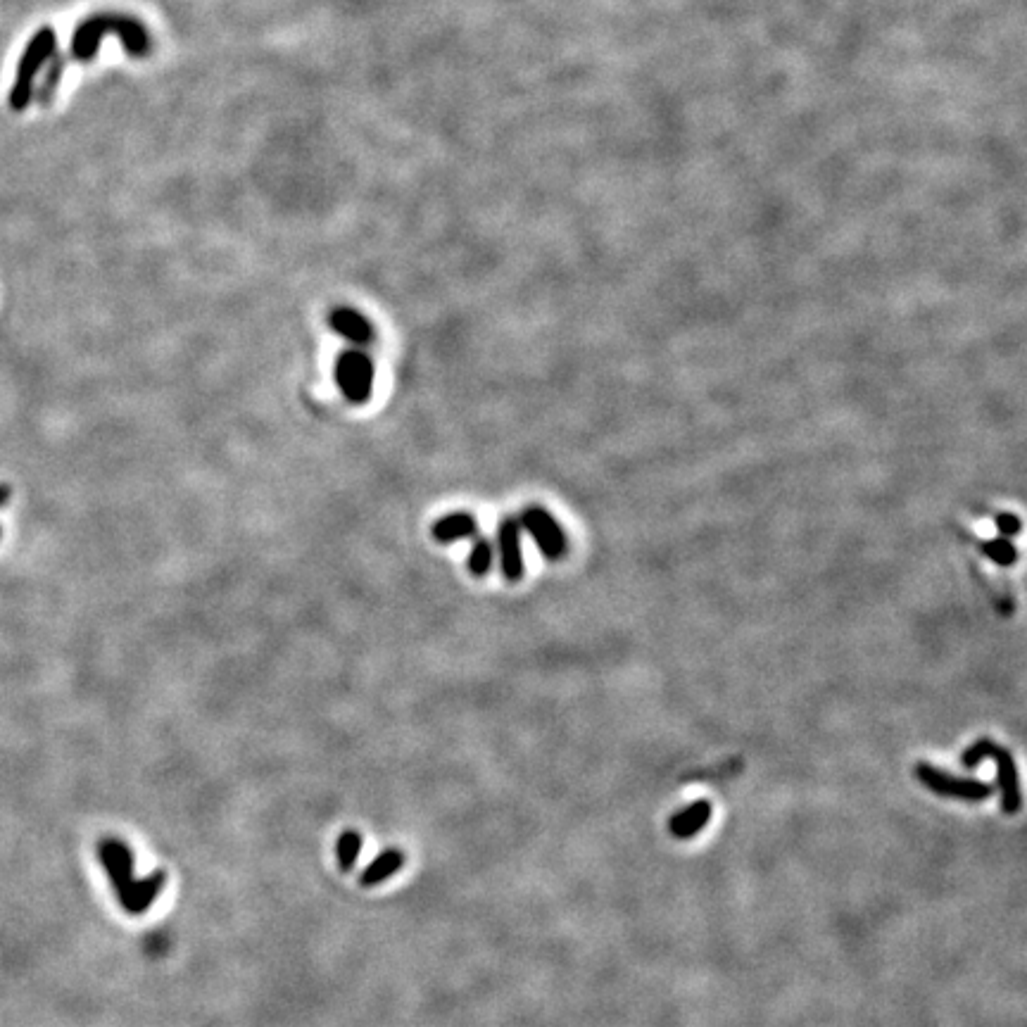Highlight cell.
Listing matches in <instances>:
<instances>
[{
	"mask_svg": "<svg viewBox=\"0 0 1027 1027\" xmlns=\"http://www.w3.org/2000/svg\"><path fill=\"white\" fill-rule=\"evenodd\" d=\"M916 778L921 780L925 790L935 792V795L940 797L963 799V802H985V799L992 797L994 792L992 785H987L985 780L951 776V773L928 764V761H921V764L916 766Z\"/></svg>",
	"mask_w": 1027,
	"mask_h": 1027,
	"instance_id": "obj_5",
	"label": "cell"
},
{
	"mask_svg": "<svg viewBox=\"0 0 1027 1027\" xmlns=\"http://www.w3.org/2000/svg\"><path fill=\"white\" fill-rule=\"evenodd\" d=\"M994 749H997V742H994L992 737H980V740H975L973 745H970L966 752H963L961 766L968 768V771H970V768H978L982 761L992 759Z\"/></svg>",
	"mask_w": 1027,
	"mask_h": 1027,
	"instance_id": "obj_16",
	"label": "cell"
},
{
	"mask_svg": "<svg viewBox=\"0 0 1027 1027\" xmlns=\"http://www.w3.org/2000/svg\"><path fill=\"white\" fill-rule=\"evenodd\" d=\"M997 528L1001 533V538H1016V535H1020V531H1023V521L1018 519L1016 514L1011 512H999L997 514Z\"/></svg>",
	"mask_w": 1027,
	"mask_h": 1027,
	"instance_id": "obj_17",
	"label": "cell"
},
{
	"mask_svg": "<svg viewBox=\"0 0 1027 1027\" xmlns=\"http://www.w3.org/2000/svg\"><path fill=\"white\" fill-rule=\"evenodd\" d=\"M711 821V802L709 799H697L685 806V809L676 811L669 821V830L676 840H690L697 833H702Z\"/></svg>",
	"mask_w": 1027,
	"mask_h": 1027,
	"instance_id": "obj_10",
	"label": "cell"
},
{
	"mask_svg": "<svg viewBox=\"0 0 1027 1027\" xmlns=\"http://www.w3.org/2000/svg\"><path fill=\"white\" fill-rule=\"evenodd\" d=\"M980 552L985 554L989 562H994L997 566H1013L1018 562L1016 545H1013L1008 538L985 540V543L980 545Z\"/></svg>",
	"mask_w": 1027,
	"mask_h": 1027,
	"instance_id": "obj_14",
	"label": "cell"
},
{
	"mask_svg": "<svg viewBox=\"0 0 1027 1027\" xmlns=\"http://www.w3.org/2000/svg\"><path fill=\"white\" fill-rule=\"evenodd\" d=\"M98 859L103 863L107 878L122 909L129 916H143L157 902L165 887V871H155L146 878H136V861L131 849L117 837H105L98 842Z\"/></svg>",
	"mask_w": 1027,
	"mask_h": 1027,
	"instance_id": "obj_1",
	"label": "cell"
},
{
	"mask_svg": "<svg viewBox=\"0 0 1027 1027\" xmlns=\"http://www.w3.org/2000/svg\"><path fill=\"white\" fill-rule=\"evenodd\" d=\"M402 866H405V852H402V849H386V852L378 854L376 859L364 868V873L359 875V882H362L364 887L381 885V882H386L390 875L398 873Z\"/></svg>",
	"mask_w": 1027,
	"mask_h": 1027,
	"instance_id": "obj_12",
	"label": "cell"
},
{
	"mask_svg": "<svg viewBox=\"0 0 1027 1027\" xmlns=\"http://www.w3.org/2000/svg\"><path fill=\"white\" fill-rule=\"evenodd\" d=\"M329 326L340 338L355 345H369L374 340V326L371 321L352 307H338L329 314Z\"/></svg>",
	"mask_w": 1027,
	"mask_h": 1027,
	"instance_id": "obj_9",
	"label": "cell"
},
{
	"mask_svg": "<svg viewBox=\"0 0 1027 1027\" xmlns=\"http://www.w3.org/2000/svg\"><path fill=\"white\" fill-rule=\"evenodd\" d=\"M493 559H495L493 545H490L485 538H476L474 545H471V552H469L471 576H476V578L488 576V571L493 569Z\"/></svg>",
	"mask_w": 1027,
	"mask_h": 1027,
	"instance_id": "obj_15",
	"label": "cell"
},
{
	"mask_svg": "<svg viewBox=\"0 0 1027 1027\" xmlns=\"http://www.w3.org/2000/svg\"><path fill=\"white\" fill-rule=\"evenodd\" d=\"M8 500V488H0V504Z\"/></svg>",
	"mask_w": 1027,
	"mask_h": 1027,
	"instance_id": "obj_18",
	"label": "cell"
},
{
	"mask_svg": "<svg viewBox=\"0 0 1027 1027\" xmlns=\"http://www.w3.org/2000/svg\"><path fill=\"white\" fill-rule=\"evenodd\" d=\"M105 34H115L122 41V46L131 58H143L150 50V39L143 29L141 22L131 20L126 15H93L88 17L74 29L72 36V48H69V58L74 62H88L93 55L98 53L100 43H103Z\"/></svg>",
	"mask_w": 1027,
	"mask_h": 1027,
	"instance_id": "obj_2",
	"label": "cell"
},
{
	"mask_svg": "<svg viewBox=\"0 0 1027 1027\" xmlns=\"http://www.w3.org/2000/svg\"><path fill=\"white\" fill-rule=\"evenodd\" d=\"M431 533L440 545L459 543V540L476 538L478 521H476V516L469 512H452V514L443 516V519H438L436 524H433Z\"/></svg>",
	"mask_w": 1027,
	"mask_h": 1027,
	"instance_id": "obj_11",
	"label": "cell"
},
{
	"mask_svg": "<svg viewBox=\"0 0 1027 1027\" xmlns=\"http://www.w3.org/2000/svg\"><path fill=\"white\" fill-rule=\"evenodd\" d=\"M519 526L538 543L543 557L550 559V562H559L566 554L564 528L559 526V521L554 519L545 507H538V504L526 507L524 512H521Z\"/></svg>",
	"mask_w": 1027,
	"mask_h": 1027,
	"instance_id": "obj_6",
	"label": "cell"
},
{
	"mask_svg": "<svg viewBox=\"0 0 1027 1027\" xmlns=\"http://www.w3.org/2000/svg\"><path fill=\"white\" fill-rule=\"evenodd\" d=\"M497 550H500V569L509 583L524 578V552H521V526L516 519H504L497 528Z\"/></svg>",
	"mask_w": 1027,
	"mask_h": 1027,
	"instance_id": "obj_7",
	"label": "cell"
},
{
	"mask_svg": "<svg viewBox=\"0 0 1027 1027\" xmlns=\"http://www.w3.org/2000/svg\"><path fill=\"white\" fill-rule=\"evenodd\" d=\"M362 844H364V840L357 830H343V833L338 835L336 856H338V866L343 868V871H350V868L355 866L359 859V852H362Z\"/></svg>",
	"mask_w": 1027,
	"mask_h": 1027,
	"instance_id": "obj_13",
	"label": "cell"
},
{
	"mask_svg": "<svg viewBox=\"0 0 1027 1027\" xmlns=\"http://www.w3.org/2000/svg\"><path fill=\"white\" fill-rule=\"evenodd\" d=\"M336 383L350 405H364L374 390V362L367 352L345 350L336 359Z\"/></svg>",
	"mask_w": 1027,
	"mask_h": 1027,
	"instance_id": "obj_4",
	"label": "cell"
},
{
	"mask_svg": "<svg viewBox=\"0 0 1027 1027\" xmlns=\"http://www.w3.org/2000/svg\"><path fill=\"white\" fill-rule=\"evenodd\" d=\"M55 46H58L55 31L43 27L36 31L34 39H31L29 46L24 48L20 65H17L15 84H12V91H10L12 110H24V107L29 105L31 96H34L36 74H39V69L46 65L48 58H53Z\"/></svg>",
	"mask_w": 1027,
	"mask_h": 1027,
	"instance_id": "obj_3",
	"label": "cell"
},
{
	"mask_svg": "<svg viewBox=\"0 0 1027 1027\" xmlns=\"http://www.w3.org/2000/svg\"><path fill=\"white\" fill-rule=\"evenodd\" d=\"M994 761H997V787L1001 795V811L1004 814H1018L1020 806H1023V795H1020V783H1018V768L1016 761H1013V754L1008 752L1006 747L994 749Z\"/></svg>",
	"mask_w": 1027,
	"mask_h": 1027,
	"instance_id": "obj_8",
	"label": "cell"
}]
</instances>
